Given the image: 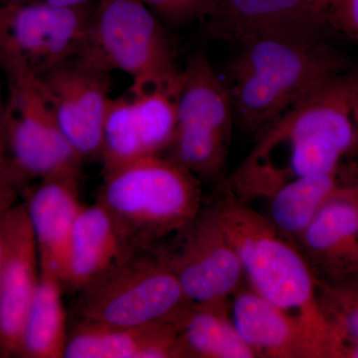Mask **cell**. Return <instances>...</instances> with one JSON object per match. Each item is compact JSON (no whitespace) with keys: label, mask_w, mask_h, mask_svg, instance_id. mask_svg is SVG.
I'll return each instance as SVG.
<instances>
[{"label":"cell","mask_w":358,"mask_h":358,"mask_svg":"<svg viewBox=\"0 0 358 358\" xmlns=\"http://www.w3.org/2000/svg\"><path fill=\"white\" fill-rule=\"evenodd\" d=\"M192 307L162 244L129 251L80 292L78 320L113 327H150L182 320Z\"/></svg>","instance_id":"cell-5"},{"label":"cell","mask_w":358,"mask_h":358,"mask_svg":"<svg viewBox=\"0 0 358 358\" xmlns=\"http://www.w3.org/2000/svg\"><path fill=\"white\" fill-rule=\"evenodd\" d=\"M91 6L60 8L42 0L0 4V70L7 80H38L83 48Z\"/></svg>","instance_id":"cell-8"},{"label":"cell","mask_w":358,"mask_h":358,"mask_svg":"<svg viewBox=\"0 0 358 358\" xmlns=\"http://www.w3.org/2000/svg\"><path fill=\"white\" fill-rule=\"evenodd\" d=\"M317 282L358 285V176L341 178L336 189L299 238Z\"/></svg>","instance_id":"cell-11"},{"label":"cell","mask_w":358,"mask_h":358,"mask_svg":"<svg viewBox=\"0 0 358 358\" xmlns=\"http://www.w3.org/2000/svg\"><path fill=\"white\" fill-rule=\"evenodd\" d=\"M327 24L358 42V0H334L327 13Z\"/></svg>","instance_id":"cell-26"},{"label":"cell","mask_w":358,"mask_h":358,"mask_svg":"<svg viewBox=\"0 0 358 358\" xmlns=\"http://www.w3.org/2000/svg\"><path fill=\"white\" fill-rule=\"evenodd\" d=\"M81 176H58L40 180L23 190V202L38 250L40 272L62 279L73 226L83 204Z\"/></svg>","instance_id":"cell-14"},{"label":"cell","mask_w":358,"mask_h":358,"mask_svg":"<svg viewBox=\"0 0 358 358\" xmlns=\"http://www.w3.org/2000/svg\"><path fill=\"white\" fill-rule=\"evenodd\" d=\"M42 1L60 8H78V7L91 6L92 2L96 0H42Z\"/></svg>","instance_id":"cell-29"},{"label":"cell","mask_w":358,"mask_h":358,"mask_svg":"<svg viewBox=\"0 0 358 358\" xmlns=\"http://www.w3.org/2000/svg\"><path fill=\"white\" fill-rule=\"evenodd\" d=\"M145 157L131 96L127 94L110 99L103 120L99 159L102 162L103 173Z\"/></svg>","instance_id":"cell-23"},{"label":"cell","mask_w":358,"mask_h":358,"mask_svg":"<svg viewBox=\"0 0 358 358\" xmlns=\"http://www.w3.org/2000/svg\"><path fill=\"white\" fill-rule=\"evenodd\" d=\"M166 26L185 27L204 22L213 13L216 0H141Z\"/></svg>","instance_id":"cell-25"},{"label":"cell","mask_w":358,"mask_h":358,"mask_svg":"<svg viewBox=\"0 0 358 358\" xmlns=\"http://www.w3.org/2000/svg\"><path fill=\"white\" fill-rule=\"evenodd\" d=\"M228 317L256 357L307 358L296 324L248 285L229 299Z\"/></svg>","instance_id":"cell-17"},{"label":"cell","mask_w":358,"mask_h":358,"mask_svg":"<svg viewBox=\"0 0 358 358\" xmlns=\"http://www.w3.org/2000/svg\"><path fill=\"white\" fill-rule=\"evenodd\" d=\"M237 45L227 86L235 120L253 133L262 131L345 69L322 40L257 38Z\"/></svg>","instance_id":"cell-3"},{"label":"cell","mask_w":358,"mask_h":358,"mask_svg":"<svg viewBox=\"0 0 358 358\" xmlns=\"http://www.w3.org/2000/svg\"><path fill=\"white\" fill-rule=\"evenodd\" d=\"M62 282L40 272V281L23 326L20 357L64 358L68 336Z\"/></svg>","instance_id":"cell-19"},{"label":"cell","mask_w":358,"mask_h":358,"mask_svg":"<svg viewBox=\"0 0 358 358\" xmlns=\"http://www.w3.org/2000/svg\"><path fill=\"white\" fill-rule=\"evenodd\" d=\"M17 190L0 176V205L14 203Z\"/></svg>","instance_id":"cell-28"},{"label":"cell","mask_w":358,"mask_h":358,"mask_svg":"<svg viewBox=\"0 0 358 358\" xmlns=\"http://www.w3.org/2000/svg\"><path fill=\"white\" fill-rule=\"evenodd\" d=\"M355 145H353L352 152H350V155H353L357 160V169H358V72H357V85H355ZM357 176H358V169L357 173H355Z\"/></svg>","instance_id":"cell-30"},{"label":"cell","mask_w":358,"mask_h":358,"mask_svg":"<svg viewBox=\"0 0 358 358\" xmlns=\"http://www.w3.org/2000/svg\"><path fill=\"white\" fill-rule=\"evenodd\" d=\"M235 115L227 84L197 51L181 70L178 95V126L220 134L231 138Z\"/></svg>","instance_id":"cell-18"},{"label":"cell","mask_w":358,"mask_h":358,"mask_svg":"<svg viewBox=\"0 0 358 358\" xmlns=\"http://www.w3.org/2000/svg\"><path fill=\"white\" fill-rule=\"evenodd\" d=\"M102 205H83L73 226L63 287L81 292L131 251Z\"/></svg>","instance_id":"cell-15"},{"label":"cell","mask_w":358,"mask_h":358,"mask_svg":"<svg viewBox=\"0 0 358 358\" xmlns=\"http://www.w3.org/2000/svg\"><path fill=\"white\" fill-rule=\"evenodd\" d=\"M77 57L110 74L124 73L136 86L180 84L166 26L141 0H101Z\"/></svg>","instance_id":"cell-6"},{"label":"cell","mask_w":358,"mask_h":358,"mask_svg":"<svg viewBox=\"0 0 358 358\" xmlns=\"http://www.w3.org/2000/svg\"><path fill=\"white\" fill-rule=\"evenodd\" d=\"M4 101H6V99H3L1 89H0V124H1L2 115H3Z\"/></svg>","instance_id":"cell-33"},{"label":"cell","mask_w":358,"mask_h":358,"mask_svg":"<svg viewBox=\"0 0 358 358\" xmlns=\"http://www.w3.org/2000/svg\"><path fill=\"white\" fill-rule=\"evenodd\" d=\"M317 284L320 303L327 317L345 339H358V285L331 287Z\"/></svg>","instance_id":"cell-24"},{"label":"cell","mask_w":358,"mask_h":358,"mask_svg":"<svg viewBox=\"0 0 358 358\" xmlns=\"http://www.w3.org/2000/svg\"><path fill=\"white\" fill-rule=\"evenodd\" d=\"M357 77L341 73L260 131L225 192L245 202L267 199L296 179L338 173L355 145Z\"/></svg>","instance_id":"cell-1"},{"label":"cell","mask_w":358,"mask_h":358,"mask_svg":"<svg viewBox=\"0 0 358 358\" xmlns=\"http://www.w3.org/2000/svg\"><path fill=\"white\" fill-rule=\"evenodd\" d=\"M334 1V0H315V3H317V7H319L320 13L324 14L326 18L327 10H329V7H331Z\"/></svg>","instance_id":"cell-32"},{"label":"cell","mask_w":358,"mask_h":358,"mask_svg":"<svg viewBox=\"0 0 358 358\" xmlns=\"http://www.w3.org/2000/svg\"><path fill=\"white\" fill-rule=\"evenodd\" d=\"M215 206L241 259L245 282L293 320L307 358H343L345 339L322 308L317 278L298 243L229 193Z\"/></svg>","instance_id":"cell-2"},{"label":"cell","mask_w":358,"mask_h":358,"mask_svg":"<svg viewBox=\"0 0 358 358\" xmlns=\"http://www.w3.org/2000/svg\"><path fill=\"white\" fill-rule=\"evenodd\" d=\"M0 357H2L1 350H0Z\"/></svg>","instance_id":"cell-34"},{"label":"cell","mask_w":358,"mask_h":358,"mask_svg":"<svg viewBox=\"0 0 358 358\" xmlns=\"http://www.w3.org/2000/svg\"><path fill=\"white\" fill-rule=\"evenodd\" d=\"M180 358H254L228 317V303L192 306L178 331Z\"/></svg>","instance_id":"cell-20"},{"label":"cell","mask_w":358,"mask_h":358,"mask_svg":"<svg viewBox=\"0 0 358 358\" xmlns=\"http://www.w3.org/2000/svg\"><path fill=\"white\" fill-rule=\"evenodd\" d=\"M203 23L212 38L236 44L257 38L320 41L329 26L315 0H216Z\"/></svg>","instance_id":"cell-12"},{"label":"cell","mask_w":358,"mask_h":358,"mask_svg":"<svg viewBox=\"0 0 358 358\" xmlns=\"http://www.w3.org/2000/svg\"><path fill=\"white\" fill-rule=\"evenodd\" d=\"M343 358H358V339H345Z\"/></svg>","instance_id":"cell-31"},{"label":"cell","mask_w":358,"mask_h":358,"mask_svg":"<svg viewBox=\"0 0 358 358\" xmlns=\"http://www.w3.org/2000/svg\"><path fill=\"white\" fill-rule=\"evenodd\" d=\"M202 201L201 180L162 155L103 173L96 197L131 249L171 239L196 217Z\"/></svg>","instance_id":"cell-4"},{"label":"cell","mask_w":358,"mask_h":358,"mask_svg":"<svg viewBox=\"0 0 358 358\" xmlns=\"http://www.w3.org/2000/svg\"><path fill=\"white\" fill-rule=\"evenodd\" d=\"M0 124V176L17 192L33 181L81 176L84 162L55 121L35 80H7Z\"/></svg>","instance_id":"cell-7"},{"label":"cell","mask_w":358,"mask_h":358,"mask_svg":"<svg viewBox=\"0 0 358 358\" xmlns=\"http://www.w3.org/2000/svg\"><path fill=\"white\" fill-rule=\"evenodd\" d=\"M35 81L78 157L84 162L100 159L103 120L112 99L110 73L75 57Z\"/></svg>","instance_id":"cell-10"},{"label":"cell","mask_w":358,"mask_h":358,"mask_svg":"<svg viewBox=\"0 0 358 358\" xmlns=\"http://www.w3.org/2000/svg\"><path fill=\"white\" fill-rule=\"evenodd\" d=\"M162 245L192 306L223 305L245 282L237 250L223 228L215 204L203 206L196 217Z\"/></svg>","instance_id":"cell-9"},{"label":"cell","mask_w":358,"mask_h":358,"mask_svg":"<svg viewBox=\"0 0 358 358\" xmlns=\"http://www.w3.org/2000/svg\"><path fill=\"white\" fill-rule=\"evenodd\" d=\"M178 88L131 85L134 119L147 157L166 152L178 126Z\"/></svg>","instance_id":"cell-22"},{"label":"cell","mask_w":358,"mask_h":358,"mask_svg":"<svg viewBox=\"0 0 358 358\" xmlns=\"http://www.w3.org/2000/svg\"><path fill=\"white\" fill-rule=\"evenodd\" d=\"M181 322L124 327L78 320L68 336L64 358H180Z\"/></svg>","instance_id":"cell-16"},{"label":"cell","mask_w":358,"mask_h":358,"mask_svg":"<svg viewBox=\"0 0 358 358\" xmlns=\"http://www.w3.org/2000/svg\"><path fill=\"white\" fill-rule=\"evenodd\" d=\"M339 180L338 173L291 181L266 199L268 208L265 216L280 232L298 242Z\"/></svg>","instance_id":"cell-21"},{"label":"cell","mask_w":358,"mask_h":358,"mask_svg":"<svg viewBox=\"0 0 358 358\" xmlns=\"http://www.w3.org/2000/svg\"><path fill=\"white\" fill-rule=\"evenodd\" d=\"M8 248L0 270V350L3 357H20L21 336L40 281L38 250L24 204L8 214Z\"/></svg>","instance_id":"cell-13"},{"label":"cell","mask_w":358,"mask_h":358,"mask_svg":"<svg viewBox=\"0 0 358 358\" xmlns=\"http://www.w3.org/2000/svg\"><path fill=\"white\" fill-rule=\"evenodd\" d=\"M14 203L0 205V270L6 259L7 248H8L9 225L8 214Z\"/></svg>","instance_id":"cell-27"}]
</instances>
